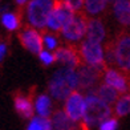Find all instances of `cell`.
I'll return each instance as SVG.
<instances>
[{"instance_id": "277c9868", "label": "cell", "mask_w": 130, "mask_h": 130, "mask_svg": "<svg viewBox=\"0 0 130 130\" xmlns=\"http://www.w3.org/2000/svg\"><path fill=\"white\" fill-rule=\"evenodd\" d=\"M80 56L89 67H94V68H101V69H106V61H105V56H104V49L100 44H94L90 41H84L80 48Z\"/></svg>"}, {"instance_id": "6da1fadb", "label": "cell", "mask_w": 130, "mask_h": 130, "mask_svg": "<svg viewBox=\"0 0 130 130\" xmlns=\"http://www.w3.org/2000/svg\"><path fill=\"white\" fill-rule=\"evenodd\" d=\"M111 114V109L109 105L102 102L96 94H89L85 98V113L82 122L86 123L88 126H93L98 122H105L109 120Z\"/></svg>"}, {"instance_id": "484cf974", "label": "cell", "mask_w": 130, "mask_h": 130, "mask_svg": "<svg viewBox=\"0 0 130 130\" xmlns=\"http://www.w3.org/2000/svg\"><path fill=\"white\" fill-rule=\"evenodd\" d=\"M44 41H45V45L48 46L49 49H57V41H56L55 37H52V36H49V35H46L45 39H44Z\"/></svg>"}, {"instance_id": "52a82bcc", "label": "cell", "mask_w": 130, "mask_h": 130, "mask_svg": "<svg viewBox=\"0 0 130 130\" xmlns=\"http://www.w3.org/2000/svg\"><path fill=\"white\" fill-rule=\"evenodd\" d=\"M88 19H89V17H86V15H84V12H81V11L77 12L74 15L73 20L70 21L67 27H64L61 29L62 36L67 40H70V41L80 40L86 33Z\"/></svg>"}, {"instance_id": "603a6c76", "label": "cell", "mask_w": 130, "mask_h": 130, "mask_svg": "<svg viewBox=\"0 0 130 130\" xmlns=\"http://www.w3.org/2000/svg\"><path fill=\"white\" fill-rule=\"evenodd\" d=\"M118 127V121L116 118H109L100 125V130H116Z\"/></svg>"}, {"instance_id": "2e32d148", "label": "cell", "mask_w": 130, "mask_h": 130, "mask_svg": "<svg viewBox=\"0 0 130 130\" xmlns=\"http://www.w3.org/2000/svg\"><path fill=\"white\" fill-rule=\"evenodd\" d=\"M93 94H96L102 102H105L106 105H109V106L113 105V104H117V100H120L118 98L120 92H117L114 88H111V86L106 85V84L100 85L98 89L96 90V93H93Z\"/></svg>"}, {"instance_id": "7c38bea8", "label": "cell", "mask_w": 130, "mask_h": 130, "mask_svg": "<svg viewBox=\"0 0 130 130\" xmlns=\"http://www.w3.org/2000/svg\"><path fill=\"white\" fill-rule=\"evenodd\" d=\"M13 105L16 111L20 114V117L27 118V120L33 117L35 110H33V104L31 101V97H27L23 93L16 92L13 94Z\"/></svg>"}, {"instance_id": "8fae6325", "label": "cell", "mask_w": 130, "mask_h": 130, "mask_svg": "<svg viewBox=\"0 0 130 130\" xmlns=\"http://www.w3.org/2000/svg\"><path fill=\"white\" fill-rule=\"evenodd\" d=\"M104 77H105L104 78L105 80V84L111 86V88H114L117 92L123 93V92L129 90L130 85L127 84L126 77L121 72H118V70L108 68V69L105 70V76H104Z\"/></svg>"}, {"instance_id": "7a4b0ae2", "label": "cell", "mask_w": 130, "mask_h": 130, "mask_svg": "<svg viewBox=\"0 0 130 130\" xmlns=\"http://www.w3.org/2000/svg\"><path fill=\"white\" fill-rule=\"evenodd\" d=\"M53 4L55 2H49V0H33L29 3L27 7V17L31 25L44 28L53 9Z\"/></svg>"}, {"instance_id": "cb8c5ba5", "label": "cell", "mask_w": 130, "mask_h": 130, "mask_svg": "<svg viewBox=\"0 0 130 130\" xmlns=\"http://www.w3.org/2000/svg\"><path fill=\"white\" fill-rule=\"evenodd\" d=\"M28 130H44L43 129V123H41V117H36L33 118L32 122L29 123Z\"/></svg>"}, {"instance_id": "9a60e30c", "label": "cell", "mask_w": 130, "mask_h": 130, "mask_svg": "<svg viewBox=\"0 0 130 130\" xmlns=\"http://www.w3.org/2000/svg\"><path fill=\"white\" fill-rule=\"evenodd\" d=\"M53 78H56L58 81L64 82V84L68 85L72 90L76 89V88H78V76H77L76 69H72V68H61V69H58L57 72L55 73Z\"/></svg>"}, {"instance_id": "30bf717a", "label": "cell", "mask_w": 130, "mask_h": 130, "mask_svg": "<svg viewBox=\"0 0 130 130\" xmlns=\"http://www.w3.org/2000/svg\"><path fill=\"white\" fill-rule=\"evenodd\" d=\"M53 56H55L56 61L68 65V68L76 69L81 67V56L78 48H76L74 45H67L62 46V48H57Z\"/></svg>"}, {"instance_id": "44dd1931", "label": "cell", "mask_w": 130, "mask_h": 130, "mask_svg": "<svg viewBox=\"0 0 130 130\" xmlns=\"http://www.w3.org/2000/svg\"><path fill=\"white\" fill-rule=\"evenodd\" d=\"M114 111L118 117H123L130 113V94L121 97L114 106Z\"/></svg>"}, {"instance_id": "9c48e42d", "label": "cell", "mask_w": 130, "mask_h": 130, "mask_svg": "<svg viewBox=\"0 0 130 130\" xmlns=\"http://www.w3.org/2000/svg\"><path fill=\"white\" fill-rule=\"evenodd\" d=\"M106 69L94 68V67H89V65H84L82 67L81 65L80 69L77 70L78 88H81V89H90V88H93L97 84L100 77L102 76V72H105Z\"/></svg>"}, {"instance_id": "7402d4cb", "label": "cell", "mask_w": 130, "mask_h": 130, "mask_svg": "<svg viewBox=\"0 0 130 130\" xmlns=\"http://www.w3.org/2000/svg\"><path fill=\"white\" fill-rule=\"evenodd\" d=\"M106 2H102V0H88V2H84V8L88 13L90 15H96L102 12L106 7Z\"/></svg>"}, {"instance_id": "4fadbf2b", "label": "cell", "mask_w": 130, "mask_h": 130, "mask_svg": "<svg viewBox=\"0 0 130 130\" xmlns=\"http://www.w3.org/2000/svg\"><path fill=\"white\" fill-rule=\"evenodd\" d=\"M85 35H86V41L100 44L105 37V28H104L102 21L98 19H88Z\"/></svg>"}, {"instance_id": "4316f807", "label": "cell", "mask_w": 130, "mask_h": 130, "mask_svg": "<svg viewBox=\"0 0 130 130\" xmlns=\"http://www.w3.org/2000/svg\"><path fill=\"white\" fill-rule=\"evenodd\" d=\"M41 123L44 130H52V121H49L48 118H41Z\"/></svg>"}, {"instance_id": "ac0fdd59", "label": "cell", "mask_w": 130, "mask_h": 130, "mask_svg": "<svg viewBox=\"0 0 130 130\" xmlns=\"http://www.w3.org/2000/svg\"><path fill=\"white\" fill-rule=\"evenodd\" d=\"M114 15L122 25H130V2H126V0L116 2Z\"/></svg>"}, {"instance_id": "5b68a950", "label": "cell", "mask_w": 130, "mask_h": 130, "mask_svg": "<svg viewBox=\"0 0 130 130\" xmlns=\"http://www.w3.org/2000/svg\"><path fill=\"white\" fill-rule=\"evenodd\" d=\"M116 65L123 72H130V33L122 32L113 40Z\"/></svg>"}, {"instance_id": "ffe728a7", "label": "cell", "mask_w": 130, "mask_h": 130, "mask_svg": "<svg viewBox=\"0 0 130 130\" xmlns=\"http://www.w3.org/2000/svg\"><path fill=\"white\" fill-rule=\"evenodd\" d=\"M51 108H52V104H51V100H49L48 96L41 94V96L37 97L36 110H37V113L40 114L41 118H48V116L51 114Z\"/></svg>"}, {"instance_id": "ba28073f", "label": "cell", "mask_w": 130, "mask_h": 130, "mask_svg": "<svg viewBox=\"0 0 130 130\" xmlns=\"http://www.w3.org/2000/svg\"><path fill=\"white\" fill-rule=\"evenodd\" d=\"M65 114L72 121H80L85 113V98L78 92H72L65 102Z\"/></svg>"}, {"instance_id": "d6986e66", "label": "cell", "mask_w": 130, "mask_h": 130, "mask_svg": "<svg viewBox=\"0 0 130 130\" xmlns=\"http://www.w3.org/2000/svg\"><path fill=\"white\" fill-rule=\"evenodd\" d=\"M3 25L8 29V31H13L21 24V11L19 9L17 12H7L2 17Z\"/></svg>"}, {"instance_id": "83f0119b", "label": "cell", "mask_w": 130, "mask_h": 130, "mask_svg": "<svg viewBox=\"0 0 130 130\" xmlns=\"http://www.w3.org/2000/svg\"><path fill=\"white\" fill-rule=\"evenodd\" d=\"M5 51H7V46H5L4 44H0V60H2V58L4 57Z\"/></svg>"}, {"instance_id": "d4e9b609", "label": "cell", "mask_w": 130, "mask_h": 130, "mask_svg": "<svg viewBox=\"0 0 130 130\" xmlns=\"http://www.w3.org/2000/svg\"><path fill=\"white\" fill-rule=\"evenodd\" d=\"M40 58H41V61H43L44 64H46V65H49L53 61H56L55 60V56L51 55V53H48V52H45V51H43V52L40 53Z\"/></svg>"}, {"instance_id": "8992f818", "label": "cell", "mask_w": 130, "mask_h": 130, "mask_svg": "<svg viewBox=\"0 0 130 130\" xmlns=\"http://www.w3.org/2000/svg\"><path fill=\"white\" fill-rule=\"evenodd\" d=\"M19 41L25 49L29 52L35 53V55H40L43 52V39H41L40 33L31 25H23L20 32L17 33Z\"/></svg>"}, {"instance_id": "e0dca14e", "label": "cell", "mask_w": 130, "mask_h": 130, "mask_svg": "<svg viewBox=\"0 0 130 130\" xmlns=\"http://www.w3.org/2000/svg\"><path fill=\"white\" fill-rule=\"evenodd\" d=\"M48 89H49V93L56 100H65V98H68L70 96V93L73 92L68 85H65L64 82L58 81L56 78H52L51 80Z\"/></svg>"}, {"instance_id": "3957f363", "label": "cell", "mask_w": 130, "mask_h": 130, "mask_svg": "<svg viewBox=\"0 0 130 130\" xmlns=\"http://www.w3.org/2000/svg\"><path fill=\"white\" fill-rule=\"evenodd\" d=\"M74 12L68 8L65 2H55L53 9L49 15L48 19V25L52 31H61L64 27H67L74 17Z\"/></svg>"}, {"instance_id": "5bb4252c", "label": "cell", "mask_w": 130, "mask_h": 130, "mask_svg": "<svg viewBox=\"0 0 130 130\" xmlns=\"http://www.w3.org/2000/svg\"><path fill=\"white\" fill-rule=\"evenodd\" d=\"M52 126L55 130H76L80 129V125L74 123L62 110H56L52 116Z\"/></svg>"}]
</instances>
